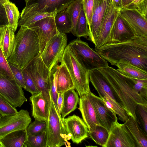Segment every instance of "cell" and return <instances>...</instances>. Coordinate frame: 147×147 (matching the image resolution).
I'll return each instance as SVG.
<instances>
[{
  "label": "cell",
  "instance_id": "cell-8",
  "mask_svg": "<svg viewBox=\"0 0 147 147\" xmlns=\"http://www.w3.org/2000/svg\"><path fill=\"white\" fill-rule=\"evenodd\" d=\"M24 68L39 90L50 98L51 71L42 61L40 55L33 59Z\"/></svg>",
  "mask_w": 147,
  "mask_h": 147
},
{
  "label": "cell",
  "instance_id": "cell-36",
  "mask_svg": "<svg viewBox=\"0 0 147 147\" xmlns=\"http://www.w3.org/2000/svg\"><path fill=\"white\" fill-rule=\"evenodd\" d=\"M59 69V65H57L50 71V86L49 93L58 112L57 107V99L58 93L57 91V81Z\"/></svg>",
  "mask_w": 147,
  "mask_h": 147
},
{
  "label": "cell",
  "instance_id": "cell-34",
  "mask_svg": "<svg viewBox=\"0 0 147 147\" xmlns=\"http://www.w3.org/2000/svg\"><path fill=\"white\" fill-rule=\"evenodd\" d=\"M109 132L101 125H97L92 131L88 132V135L95 142L104 147L109 136Z\"/></svg>",
  "mask_w": 147,
  "mask_h": 147
},
{
  "label": "cell",
  "instance_id": "cell-15",
  "mask_svg": "<svg viewBox=\"0 0 147 147\" xmlns=\"http://www.w3.org/2000/svg\"><path fill=\"white\" fill-rule=\"evenodd\" d=\"M89 95L98 121L109 131L113 123L118 119L116 114L106 106L101 98L91 92Z\"/></svg>",
  "mask_w": 147,
  "mask_h": 147
},
{
  "label": "cell",
  "instance_id": "cell-45",
  "mask_svg": "<svg viewBox=\"0 0 147 147\" xmlns=\"http://www.w3.org/2000/svg\"><path fill=\"white\" fill-rule=\"evenodd\" d=\"M125 8L135 9L147 18V0H134Z\"/></svg>",
  "mask_w": 147,
  "mask_h": 147
},
{
  "label": "cell",
  "instance_id": "cell-11",
  "mask_svg": "<svg viewBox=\"0 0 147 147\" xmlns=\"http://www.w3.org/2000/svg\"><path fill=\"white\" fill-rule=\"evenodd\" d=\"M104 147H136L135 142L124 124L118 119L113 123Z\"/></svg>",
  "mask_w": 147,
  "mask_h": 147
},
{
  "label": "cell",
  "instance_id": "cell-6",
  "mask_svg": "<svg viewBox=\"0 0 147 147\" xmlns=\"http://www.w3.org/2000/svg\"><path fill=\"white\" fill-rule=\"evenodd\" d=\"M68 45L89 71L107 67L108 62L80 38L71 41Z\"/></svg>",
  "mask_w": 147,
  "mask_h": 147
},
{
  "label": "cell",
  "instance_id": "cell-4",
  "mask_svg": "<svg viewBox=\"0 0 147 147\" xmlns=\"http://www.w3.org/2000/svg\"><path fill=\"white\" fill-rule=\"evenodd\" d=\"M61 62L69 71L73 81L74 89L80 96L89 93L91 92L89 86L90 71L68 45L65 49Z\"/></svg>",
  "mask_w": 147,
  "mask_h": 147
},
{
  "label": "cell",
  "instance_id": "cell-9",
  "mask_svg": "<svg viewBox=\"0 0 147 147\" xmlns=\"http://www.w3.org/2000/svg\"><path fill=\"white\" fill-rule=\"evenodd\" d=\"M31 120L28 111L23 109L15 114L1 116L0 119V139L13 131L26 129Z\"/></svg>",
  "mask_w": 147,
  "mask_h": 147
},
{
  "label": "cell",
  "instance_id": "cell-32",
  "mask_svg": "<svg viewBox=\"0 0 147 147\" xmlns=\"http://www.w3.org/2000/svg\"><path fill=\"white\" fill-rule=\"evenodd\" d=\"M83 8L82 0H74L66 9L71 19L72 28L71 32L76 36V27L81 9Z\"/></svg>",
  "mask_w": 147,
  "mask_h": 147
},
{
  "label": "cell",
  "instance_id": "cell-26",
  "mask_svg": "<svg viewBox=\"0 0 147 147\" xmlns=\"http://www.w3.org/2000/svg\"><path fill=\"white\" fill-rule=\"evenodd\" d=\"M124 124L134 139L136 147H147V134L137 121L129 117Z\"/></svg>",
  "mask_w": 147,
  "mask_h": 147
},
{
  "label": "cell",
  "instance_id": "cell-29",
  "mask_svg": "<svg viewBox=\"0 0 147 147\" xmlns=\"http://www.w3.org/2000/svg\"><path fill=\"white\" fill-rule=\"evenodd\" d=\"M63 94V105L60 113L62 119L65 118L77 108L79 100L78 94L74 89H71L67 90Z\"/></svg>",
  "mask_w": 147,
  "mask_h": 147
},
{
  "label": "cell",
  "instance_id": "cell-54",
  "mask_svg": "<svg viewBox=\"0 0 147 147\" xmlns=\"http://www.w3.org/2000/svg\"></svg>",
  "mask_w": 147,
  "mask_h": 147
},
{
  "label": "cell",
  "instance_id": "cell-23",
  "mask_svg": "<svg viewBox=\"0 0 147 147\" xmlns=\"http://www.w3.org/2000/svg\"><path fill=\"white\" fill-rule=\"evenodd\" d=\"M74 0H24L26 5L37 4L39 9L42 11L51 13L59 12L65 9Z\"/></svg>",
  "mask_w": 147,
  "mask_h": 147
},
{
  "label": "cell",
  "instance_id": "cell-19",
  "mask_svg": "<svg viewBox=\"0 0 147 147\" xmlns=\"http://www.w3.org/2000/svg\"><path fill=\"white\" fill-rule=\"evenodd\" d=\"M137 36L135 31L119 12L111 31V42H121Z\"/></svg>",
  "mask_w": 147,
  "mask_h": 147
},
{
  "label": "cell",
  "instance_id": "cell-21",
  "mask_svg": "<svg viewBox=\"0 0 147 147\" xmlns=\"http://www.w3.org/2000/svg\"><path fill=\"white\" fill-rule=\"evenodd\" d=\"M79 104V109L83 120L87 126L88 132L93 130L97 125H101L98 120L89 93L80 96Z\"/></svg>",
  "mask_w": 147,
  "mask_h": 147
},
{
  "label": "cell",
  "instance_id": "cell-3",
  "mask_svg": "<svg viewBox=\"0 0 147 147\" xmlns=\"http://www.w3.org/2000/svg\"><path fill=\"white\" fill-rule=\"evenodd\" d=\"M41 55L38 35L32 29L21 26L16 35L15 47L7 59L22 70L33 59Z\"/></svg>",
  "mask_w": 147,
  "mask_h": 147
},
{
  "label": "cell",
  "instance_id": "cell-17",
  "mask_svg": "<svg viewBox=\"0 0 147 147\" xmlns=\"http://www.w3.org/2000/svg\"><path fill=\"white\" fill-rule=\"evenodd\" d=\"M119 12L135 31L137 36L147 37V18L135 9L123 7Z\"/></svg>",
  "mask_w": 147,
  "mask_h": 147
},
{
  "label": "cell",
  "instance_id": "cell-50",
  "mask_svg": "<svg viewBox=\"0 0 147 147\" xmlns=\"http://www.w3.org/2000/svg\"><path fill=\"white\" fill-rule=\"evenodd\" d=\"M123 7H126L130 4L134 0H121Z\"/></svg>",
  "mask_w": 147,
  "mask_h": 147
},
{
  "label": "cell",
  "instance_id": "cell-40",
  "mask_svg": "<svg viewBox=\"0 0 147 147\" xmlns=\"http://www.w3.org/2000/svg\"><path fill=\"white\" fill-rule=\"evenodd\" d=\"M129 78L133 83L134 90L141 96L147 100V79Z\"/></svg>",
  "mask_w": 147,
  "mask_h": 147
},
{
  "label": "cell",
  "instance_id": "cell-49",
  "mask_svg": "<svg viewBox=\"0 0 147 147\" xmlns=\"http://www.w3.org/2000/svg\"><path fill=\"white\" fill-rule=\"evenodd\" d=\"M113 5L115 8L119 10L123 7L121 0H112Z\"/></svg>",
  "mask_w": 147,
  "mask_h": 147
},
{
  "label": "cell",
  "instance_id": "cell-14",
  "mask_svg": "<svg viewBox=\"0 0 147 147\" xmlns=\"http://www.w3.org/2000/svg\"><path fill=\"white\" fill-rule=\"evenodd\" d=\"M119 11L114 8L111 0L102 21L98 35L94 45L95 49L111 42V31Z\"/></svg>",
  "mask_w": 147,
  "mask_h": 147
},
{
  "label": "cell",
  "instance_id": "cell-51",
  "mask_svg": "<svg viewBox=\"0 0 147 147\" xmlns=\"http://www.w3.org/2000/svg\"><path fill=\"white\" fill-rule=\"evenodd\" d=\"M9 1H10L9 0H0V2L3 3Z\"/></svg>",
  "mask_w": 147,
  "mask_h": 147
},
{
  "label": "cell",
  "instance_id": "cell-43",
  "mask_svg": "<svg viewBox=\"0 0 147 147\" xmlns=\"http://www.w3.org/2000/svg\"><path fill=\"white\" fill-rule=\"evenodd\" d=\"M24 81L25 90L30 92L32 95L39 92L32 78L26 69L22 70Z\"/></svg>",
  "mask_w": 147,
  "mask_h": 147
},
{
  "label": "cell",
  "instance_id": "cell-27",
  "mask_svg": "<svg viewBox=\"0 0 147 147\" xmlns=\"http://www.w3.org/2000/svg\"><path fill=\"white\" fill-rule=\"evenodd\" d=\"M118 70L122 74L134 78L147 79V71L133 65L129 62L120 60L115 65Z\"/></svg>",
  "mask_w": 147,
  "mask_h": 147
},
{
  "label": "cell",
  "instance_id": "cell-16",
  "mask_svg": "<svg viewBox=\"0 0 147 147\" xmlns=\"http://www.w3.org/2000/svg\"><path fill=\"white\" fill-rule=\"evenodd\" d=\"M111 0H94L88 39L94 45L98 37L102 21Z\"/></svg>",
  "mask_w": 147,
  "mask_h": 147
},
{
  "label": "cell",
  "instance_id": "cell-52",
  "mask_svg": "<svg viewBox=\"0 0 147 147\" xmlns=\"http://www.w3.org/2000/svg\"><path fill=\"white\" fill-rule=\"evenodd\" d=\"M1 114H0V119L1 118Z\"/></svg>",
  "mask_w": 147,
  "mask_h": 147
},
{
  "label": "cell",
  "instance_id": "cell-37",
  "mask_svg": "<svg viewBox=\"0 0 147 147\" xmlns=\"http://www.w3.org/2000/svg\"><path fill=\"white\" fill-rule=\"evenodd\" d=\"M27 147H46V132L45 130L38 134L28 136Z\"/></svg>",
  "mask_w": 147,
  "mask_h": 147
},
{
  "label": "cell",
  "instance_id": "cell-38",
  "mask_svg": "<svg viewBox=\"0 0 147 147\" xmlns=\"http://www.w3.org/2000/svg\"><path fill=\"white\" fill-rule=\"evenodd\" d=\"M135 113L136 121L141 128L147 134V106L138 104Z\"/></svg>",
  "mask_w": 147,
  "mask_h": 147
},
{
  "label": "cell",
  "instance_id": "cell-20",
  "mask_svg": "<svg viewBox=\"0 0 147 147\" xmlns=\"http://www.w3.org/2000/svg\"><path fill=\"white\" fill-rule=\"evenodd\" d=\"M89 80L100 97H108L119 104L120 102L105 78L98 69L90 70Z\"/></svg>",
  "mask_w": 147,
  "mask_h": 147
},
{
  "label": "cell",
  "instance_id": "cell-1",
  "mask_svg": "<svg viewBox=\"0 0 147 147\" xmlns=\"http://www.w3.org/2000/svg\"><path fill=\"white\" fill-rule=\"evenodd\" d=\"M95 51L112 65L122 60L147 71V37L137 36L121 42H111Z\"/></svg>",
  "mask_w": 147,
  "mask_h": 147
},
{
  "label": "cell",
  "instance_id": "cell-28",
  "mask_svg": "<svg viewBox=\"0 0 147 147\" xmlns=\"http://www.w3.org/2000/svg\"><path fill=\"white\" fill-rule=\"evenodd\" d=\"M57 88L58 93L63 94L67 90L74 89L73 80L67 68L62 62L59 65L57 81Z\"/></svg>",
  "mask_w": 147,
  "mask_h": 147
},
{
  "label": "cell",
  "instance_id": "cell-30",
  "mask_svg": "<svg viewBox=\"0 0 147 147\" xmlns=\"http://www.w3.org/2000/svg\"><path fill=\"white\" fill-rule=\"evenodd\" d=\"M55 21L57 29L59 33L66 34L71 32L72 22L66 9L57 13L55 16Z\"/></svg>",
  "mask_w": 147,
  "mask_h": 147
},
{
  "label": "cell",
  "instance_id": "cell-35",
  "mask_svg": "<svg viewBox=\"0 0 147 147\" xmlns=\"http://www.w3.org/2000/svg\"><path fill=\"white\" fill-rule=\"evenodd\" d=\"M89 32L88 24L83 9H81L76 27V36L78 38L89 36Z\"/></svg>",
  "mask_w": 147,
  "mask_h": 147
},
{
  "label": "cell",
  "instance_id": "cell-18",
  "mask_svg": "<svg viewBox=\"0 0 147 147\" xmlns=\"http://www.w3.org/2000/svg\"><path fill=\"white\" fill-rule=\"evenodd\" d=\"M30 99L31 103L32 117L39 121H47L51 105L50 96L49 98L40 92L32 95Z\"/></svg>",
  "mask_w": 147,
  "mask_h": 147
},
{
  "label": "cell",
  "instance_id": "cell-44",
  "mask_svg": "<svg viewBox=\"0 0 147 147\" xmlns=\"http://www.w3.org/2000/svg\"><path fill=\"white\" fill-rule=\"evenodd\" d=\"M82 0L83 9L87 22L89 30L92 23L94 0Z\"/></svg>",
  "mask_w": 147,
  "mask_h": 147
},
{
  "label": "cell",
  "instance_id": "cell-47",
  "mask_svg": "<svg viewBox=\"0 0 147 147\" xmlns=\"http://www.w3.org/2000/svg\"><path fill=\"white\" fill-rule=\"evenodd\" d=\"M8 25V22L5 9L3 3L0 2V28Z\"/></svg>",
  "mask_w": 147,
  "mask_h": 147
},
{
  "label": "cell",
  "instance_id": "cell-2",
  "mask_svg": "<svg viewBox=\"0 0 147 147\" xmlns=\"http://www.w3.org/2000/svg\"><path fill=\"white\" fill-rule=\"evenodd\" d=\"M98 69L111 87L128 114L136 120L135 111L137 105L147 106V100L134 90L130 78L122 74L117 69L109 66Z\"/></svg>",
  "mask_w": 147,
  "mask_h": 147
},
{
  "label": "cell",
  "instance_id": "cell-5",
  "mask_svg": "<svg viewBox=\"0 0 147 147\" xmlns=\"http://www.w3.org/2000/svg\"><path fill=\"white\" fill-rule=\"evenodd\" d=\"M51 97V96H50ZM51 105L46 125V147H70V138L66 132L62 119L51 97Z\"/></svg>",
  "mask_w": 147,
  "mask_h": 147
},
{
  "label": "cell",
  "instance_id": "cell-46",
  "mask_svg": "<svg viewBox=\"0 0 147 147\" xmlns=\"http://www.w3.org/2000/svg\"><path fill=\"white\" fill-rule=\"evenodd\" d=\"M8 63L16 82L21 87L25 89V86L22 70L13 64Z\"/></svg>",
  "mask_w": 147,
  "mask_h": 147
},
{
  "label": "cell",
  "instance_id": "cell-33",
  "mask_svg": "<svg viewBox=\"0 0 147 147\" xmlns=\"http://www.w3.org/2000/svg\"><path fill=\"white\" fill-rule=\"evenodd\" d=\"M102 98L106 106L117 115L121 121L124 122L130 117L124 107L117 102L108 97Z\"/></svg>",
  "mask_w": 147,
  "mask_h": 147
},
{
  "label": "cell",
  "instance_id": "cell-48",
  "mask_svg": "<svg viewBox=\"0 0 147 147\" xmlns=\"http://www.w3.org/2000/svg\"><path fill=\"white\" fill-rule=\"evenodd\" d=\"M63 94L58 93L57 104L58 113L60 116L63 106Z\"/></svg>",
  "mask_w": 147,
  "mask_h": 147
},
{
  "label": "cell",
  "instance_id": "cell-39",
  "mask_svg": "<svg viewBox=\"0 0 147 147\" xmlns=\"http://www.w3.org/2000/svg\"><path fill=\"white\" fill-rule=\"evenodd\" d=\"M46 125L45 121L35 119L34 121L30 123L26 129L27 136L39 134L45 130Z\"/></svg>",
  "mask_w": 147,
  "mask_h": 147
},
{
  "label": "cell",
  "instance_id": "cell-24",
  "mask_svg": "<svg viewBox=\"0 0 147 147\" xmlns=\"http://www.w3.org/2000/svg\"><path fill=\"white\" fill-rule=\"evenodd\" d=\"M13 29L8 25L1 27L0 30V47L6 59L10 57L14 49L16 35Z\"/></svg>",
  "mask_w": 147,
  "mask_h": 147
},
{
  "label": "cell",
  "instance_id": "cell-7",
  "mask_svg": "<svg viewBox=\"0 0 147 147\" xmlns=\"http://www.w3.org/2000/svg\"><path fill=\"white\" fill-rule=\"evenodd\" d=\"M67 40L65 34L59 33L51 38L46 44L40 56L50 71L61 62L67 46Z\"/></svg>",
  "mask_w": 147,
  "mask_h": 147
},
{
  "label": "cell",
  "instance_id": "cell-13",
  "mask_svg": "<svg viewBox=\"0 0 147 147\" xmlns=\"http://www.w3.org/2000/svg\"><path fill=\"white\" fill-rule=\"evenodd\" d=\"M66 132L72 142L79 144L88 137V129L83 119L74 115L62 119Z\"/></svg>",
  "mask_w": 147,
  "mask_h": 147
},
{
  "label": "cell",
  "instance_id": "cell-22",
  "mask_svg": "<svg viewBox=\"0 0 147 147\" xmlns=\"http://www.w3.org/2000/svg\"><path fill=\"white\" fill-rule=\"evenodd\" d=\"M57 13V11L51 13L42 11L39 9L36 3L26 5L21 13L18 25L28 27L44 18L55 16Z\"/></svg>",
  "mask_w": 147,
  "mask_h": 147
},
{
  "label": "cell",
  "instance_id": "cell-31",
  "mask_svg": "<svg viewBox=\"0 0 147 147\" xmlns=\"http://www.w3.org/2000/svg\"><path fill=\"white\" fill-rule=\"evenodd\" d=\"M7 17L8 25L15 32L18 26L20 19V12L16 5L8 1L3 3Z\"/></svg>",
  "mask_w": 147,
  "mask_h": 147
},
{
  "label": "cell",
  "instance_id": "cell-42",
  "mask_svg": "<svg viewBox=\"0 0 147 147\" xmlns=\"http://www.w3.org/2000/svg\"><path fill=\"white\" fill-rule=\"evenodd\" d=\"M0 74L10 79H15L9 66L0 47Z\"/></svg>",
  "mask_w": 147,
  "mask_h": 147
},
{
  "label": "cell",
  "instance_id": "cell-10",
  "mask_svg": "<svg viewBox=\"0 0 147 147\" xmlns=\"http://www.w3.org/2000/svg\"><path fill=\"white\" fill-rule=\"evenodd\" d=\"M22 88L15 79L8 78L0 74V94L15 108L20 107L27 101Z\"/></svg>",
  "mask_w": 147,
  "mask_h": 147
},
{
  "label": "cell",
  "instance_id": "cell-41",
  "mask_svg": "<svg viewBox=\"0 0 147 147\" xmlns=\"http://www.w3.org/2000/svg\"><path fill=\"white\" fill-rule=\"evenodd\" d=\"M18 112L16 108L0 94V114L1 116L12 115Z\"/></svg>",
  "mask_w": 147,
  "mask_h": 147
},
{
  "label": "cell",
  "instance_id": "cell-53",
  "mask_svg": "<svg viewBox=\"0 0 147 147\" xmlns=\"http://www.w3.org/2000/svg\"><path fill=\"white\" fill-rule=\"evenodd\" d=\"M0 147H1V146L0 145Z\"/></svg>",
  "mask_w": 147,
  "mask_h": 147
},
{
  "label": "cell",
  "instance_id": "cell-12",
  "mask_svg": "<svg viewBox=\"0 0 147 147\" xmlns=\"http://www.w3.org/2000/svg\"><path fill=\"white\" fill-rule=\"evenodd\" d=\"M37 33L40 44V53L43 51L48 41L59 32L56 26L55 16L44 18L28 27Z\"/></svg>",
  "mask_w": 147,
  "mask_h": 147
},
{
  "label": "cell",
  "instance_id": "cell-25",
  "mask_svg": "<svg viewBox=\"0 0 147 147\" xmlns=\"http://www.w3.org/2000/svg\"><path fill=\"white\" fill-rule=\"evenodd\" d=\"M26 129L11 132L0 139L1 147H27Z\"/></svg>",
  "mask_w": 147,
  "mask_h": 147
}]
</instances>
